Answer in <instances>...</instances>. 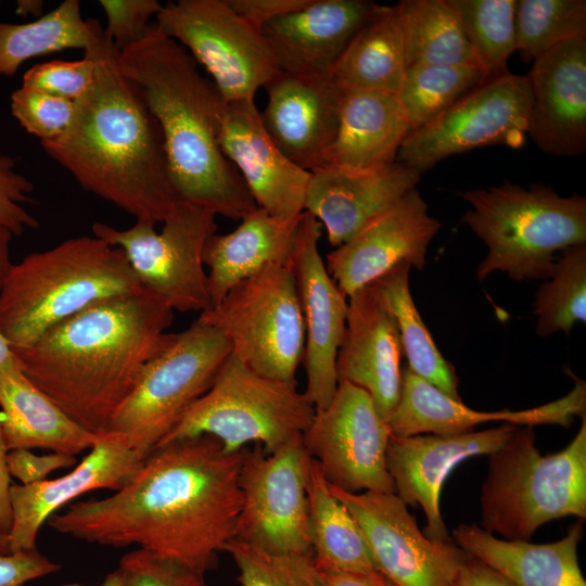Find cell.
Listing matches in <instances>:
<instances>
[{"instance_id": "cell-23", "label": "cell", "mask_w": 586, "mask_h": 586, "mask_svg": "<svg viewBox=\"0 0 586 586\" xmlns=\"http://www.w3.org/2000/svg\"><path fill=\"white\" fill-rule=\"evenodd\" d=\"M577 417H586V382L578 378L566 395L550 403L524 410L479 411L451 399L405 367L399 399L387 424L396 436L449 435L472 432L479 424L495 421L515 426L569 428Z\"/></svg>"}, {"instance_id": "cell-18", "label": "cell", "mask_w": 586, "mask_h": 586, "mask_svg": "<svg viewBox=\"0 0 586 586\" xmlns=\"http://www.w3.org/2000/svg\"><path fill=\"white\" fill-rule=\"evenodd\" d=\"M263 125L281 152L307 171L321 168L346 90L330 71H279L264 87Z\"/></svg>"}, {"instance_id": "cell-36", "label": "cell", "mask_w": 586, "mask_h": 586, "mask_svg": "<svg viewBox=\"0 0 586 586\" xmlns=\"http://www.w3.org/2000/svg\"><path fill=\"white\" fill-rule=\"evenodd\" d=\"M397 5L408 68L417 65L480 68L461 21L448 0H402Z\"/></svg>"}, {"instance_id": "cell-1", "label": "cell", "mask_w": 586, "mask_h": 586, "mask_svg": "<svg viewBox=\"0 0 586 586\" xmlns=\"http://www.w3.org/2000/svg\"><path fill=\"white\" fill-rule=\"evenodd\" d=\"M243 454L227 453L209 435L161 445L114 494L72 504L48 524L88 543L136 545L205 574L234 536Z\"/></svg>"}, {"instance_id": "cell-34", "label": "cell", "mask_w": 586, "mask_h": 586, "mask_svg": "<svg viewBox=\"0 0 586 586\" xmlns=\"http://www.w3.org/2000/svg\"><path fill=\"white\" fill-rule=\"evenodd\" d=\"M308 538L318 571H379L347 508L331 493L313 460L307 485Z\"/></svg>"}, {"instance_id": "cell-43", "label": "cell", "mask_w": 586, "mask_h": 586, "mask_svg": "<svg viewBox=\"0 0 586 586\" xmlns=\"http://www.w3.org/2000/svg\"><path fill=\"white\" fill-rule=\"evenodd\" d=\"M118 568L124 574L125 586H205L203 572L143 548L124 555Z\"/></svg>"}, {"instance_id": "cell-52", "label": "cell", "mask_w": 586, "mask_h": 586, "mask_svg": "<svg viewBox=\"0 0 586 586\" xmlns=\"http://www.w3.org/2000/svg\"><path fill=\"white\" fill-rule=\"evenodd\" d=\"M8 449L4 444L0 426V530L8 533L11 527L12 514L9 499L11 477L7 470L5 456Z\"/></svg>"}, {"instance_id": "cell-49", "label": "cell", "mask_w": 586, "mask_h": 586, "mask_svg": "<svg viewBox=\"0 0 586 586\" xmlns=\"http://www.w3.org/2000/svg\"><path fill=\"white\" fill-rule=\"evenodd\" d=\"M242 18L258 29L271 21L295 12L310 0H226Z\"/></svg>"}, {"instance_id": "cell-41", "label": "cell", "mask_w": 586, "mask_h": 586, "mask_svg": "<svg viewBox=\"0 0 586 586\" xmlns=\"http://www.w3.org/2000/svg\"><path fill=\"white\" fill-rule=\"evenodd\" d=\"M224 551L238 569L240 586H320L313 555L270 553L234 538Z\"/></svg>"}, {"instance_id": "cell-42", "label": "cell", "mask_w": 586, "mask_h": 586, "mask_svg": "<svg viewBox=\"0 0 586 586\" xmlns=\"http://www.w3.org/2000/svg\"><path fill=\"white\" fill-rule=\"evenodd\" d=\"M75 101L20 87L11 93V113L40 142L54 140L69 126Z\"/></svg>"}, {"instance_id": "cell-7", "label": "cell", "mask_w": 586, "mask_h": 586, "mask_svg": "<svg viewBox=\"0 0 586 586\" xmlns=\"http://www.w3.org/2000/svg\"><path fill=\"white\" fill-rule=\"evenodd\" d=\"M532 426L517 428L488 455L482 485V527L507 540L531 542L545 523L586 519V417L562 450L542 455Z\"/></svg>"}, {"instance_id": "cell-30", "label": "cell", "mask_w": 586, "mask_h": 586, "mask_svg": "<svg viewBox=\"0 0 586 586\" xmlns=\"http://www.w3.org/2000/svg\"><path fill=\"white\" fill-rule=\"evenodd\" d=\"M0 408L8 450L43 448L76 456L90 449L98 438L29 381L17 357L0 369Z\"/></svg>"}, {"instance_id": "cell-6", "label": "cell", "mask_w": 586, "mask_h": 586, "mask_svg": "<svg viewBox=\"0 0 586 586\" xmlns=\"http://www.w3.org/2000/svg\"><path fill=\"white\" fill-rule=\"evenodd\" d=\"M471 208L462 222L487 245L476 277L506 272L515 281L547 279L558 254L586 244V198L561 196L551 187L508 181L460 193Z\"/></svg>"}, {"instance_id": "cell-21", "label": "cell", "mask_w": 586, "mask_h": 586, "mask_svg": "<svg viewBox=\"0 0 586 586\" xmlns=\"http://www.w3.org/2000/svg\"><path fill=\"white\" fill-rule=\"evenodd\" d=\"M218 141L257 207L288 220L305 212L311 173L290 161L276 145L254 100L224 101Z\"/></svg>"}, {"instance_id": "cell-15", "label": "cell", "mask_w": 586, "mask_h": 586, "mask_svg": "<svg viewBox=\"0 0 586 586\" xmlns=\"http://www.w3.org/2000/svg\"><path fill=\"white\" fill-rule=\"evenodd\" d=\"M391 431L371 396L346 381L302 436L309 457L331 485L348 493H395L386 467Z\"/></svg>"}, {"instance_id": "cell-28", "label": "cell", "mask_w": 586, "mask_h": 586, "mask_svg": "<svg viewBox=\"0 0 586 586\" xmlns=\"http://www.w3.org/2000/svg\"><path fill=\"white\" fill-rule=\"evenodd\" d=\"M583 533L578 519L561 539L533 544L497 538L476 524H461L454 530L453 540L518 586H586L577 558Z\"/></svg>"}, {"instance_id": "cell-20", "label": "cell", "mask_w": 586, "mask_h": 586, "mask_svg": "<svg viewBox=\"0 0 586 586\" xmlns=\"http://www.w3.org/2000/svg\"><path fill=\"white\" fill-rule=\"evenodd\" d=\"M441 226L413 188L332 250L327 255V270L346 297L403 263L421 270Z\"/></svg>"}, {"instance_id": "cell-13", "label": "cell", "mask_w": 586, "mask_h": 586, "mask_svg": "<svg viewBox=\"0 0 586 586\" xmlns=\"http://www.w3.org/2000/svg\"><path fill=\"white\" fill-rule=\"evenodd\" d=\"M311 466L302 438L270 454L259 445L244 449L233 538L270 553L313 555L307 499Z\"/></svg>"}, {"instance_id": "cell-9", "label": "cell", "mask_w": 586, "mask_h": 586, "mask_svg": "<svg viewBox=\"0 0 586 586\" xmlns=\"http://www.w3.org/2000/svg\"><path fill=\"white\" fill-rule=\"evenodd\" d=\"M230 353L226 335L200 319L173 333L167 346L145 365L106 431L123 436L145 458L207 392Z\"/></svg>"}, {"instance_id": "cell-35", "label": "cell", "mask_w": 586, "mask_h": 586, "mask_svg": "<svg viewBox=\"0 0 586 586\" xmlns=\"http://www.w3.org/2000/svg\"><path fill=\"white\" fill-rule=\"evenodd\" d=\"M410 268L407 263L397 265L373 283L395 318L407 367L451 399L462 402L455 368L437 348L415 305L409 288Z\"/></svg>"}, {"instance_id": "cell-4", "label": "cell", "mask_w": 586, "mask_h": 586, "mask_svg": "<svg viewBox=\"0 0 586 586\" xmlns=\"http://www.w3.org/2000/svg\"><path fill=\"white\" fill-rule=\"evenodd\" d=\"M117 61L161 127L179 200L232 219L256 209L242 177L219 145L224 100L192 55L154 24L141 41L120 51Z\"/></svg>"}, {"instance_id": "cell-14", "label": "cell", "mask_w": 586, "mask_h": 586, "mask_svg": "<svg viewBox=\"0 0 586 586\" xmlns=\"http://www.w3.org/2000/svg\"><path fill=\"white\" fill-rule=\"evenodd\" d=\"M532 93L526 75L488 79L404 140L397 162L419 173L476 148L525 141Z\"/></svg>"}, {"instance_id": "cell-37", "label": "cell", "mask_w": 586, "mask_h": 586, "mask_svg": "<svg viewBox=\"0 0 586 586\" xmlns=\"http://www.w3.org/2000/svg\"><path fill=\"white\" fill-rule=\"evenodd\" d=\"M484 81L483 72L474 66L417 65L406 71L395 95L413 131Z\"/></svg>"}, {"instance_id": "cell-39", "label": "cell", "mask_w": 586, "mask_h": 586, "mask_svg": "<svg viewBox=\"0 0 586 586\" xmlns=\"http://www.w3.org/2000/svg\"><path fill=\"white\" fill-rule=\"evenodd\" d=\"M458 14L486 80L508 73L515 51L517 0H448Z\"/></svg>"}, {"instance_id": "cell-40", "label": "cell", "mask_w": 586, "mask_h": 586, "mask_svg": "<svg viewBox=\"0 0 586 586\" xmlns=\"http://www.w3.org/2000/svg\"><path fill=\"white\" fill-rule=\"evenodd\" d=\"M579 37H586L585 0H517L515 51L523 62Z\"/></svg>"}, {"instance_id": "cell-57", "label": "cell", "mask_w": 586, "mask_h": 586, "mask_svg": "<svg viewBox=\"0 0 586 586\" xmlns=\"http://www.w3.org/2000/svg\"><path fill=\"white\" fill-rule=\"evenodd\" d=\"M11 553L8 533L0 530V555Z\"/></svg>"}, {"instance_id": "cell-8", "label": "cell", "mask_w": 586, "mask_h": 586, "mask_svg": "<svg viewBox=\"0 0 586 586\" xmlns=\"http://www.w3.org/2000/svg\"><path fill=\"white\" fill-rule=\"evenodd\" d=\"M315 412L296 381L263 375L230 353L207 392L189 407L158 446L209 435L227 453L242 451L255 443L270 454L302 438Z\"/></svg>"}, {"instance_id": "cell-12", "label": "cell", "mask_w": 586, "mask_h": 586, "mask_svg": "<svg viewBox=\"0 0 586 586\" xmlns=\"http://www.w3.org/2000/svg\"><path fill=\"white\" fill-rule=\"evenodd\" d=\"M155 18L157 29L207 71L225 102L254 100L280 71L263 31L226 0L168 1Z\"/></svg>"}, {"instance_id": "cell-10", "label": "cell", "mask_w": 586, "mask_h": 586, "mask_svg": "<svg viewBox=\"0 0 586 586\" xmlns=\"http://www.w3.org/2000/svg\"><path fill=\"white\" fill-rule=\"evenodd\" d=\"M198 319L220 330L231 353L252 370L296 381L305 326L289 265H269L240 281Z\"/></svg>"}, {"instance_id": "cell-3", "label": "cell", "mask_w": 586, "mask_h": 586, "mask_svg": "<svg viewBox=\"0 0 586 586\" xmlns=\"http://www.w3.org/2000/svg\"><path fill=\"white\" fill-rule=\"evenodd\" d=\"M94 76L77 100L67 129L41 148L86 191L136 220L163 222L181 202L176 193L161 127L139 88L118 66L106 38L84 52Z\"/></svg>"}, {"instance_id": "cell-56", "label": "cell", "mask_w": 586, "mask_h": 586, "mask_svg": "<svg viewBox=\"0 0 586 586\" xmlns=\"http://www.w3.org/2000/svg\"><path fill=\"white\" fill-rule=\"evenodd\" d=\"M64 586H79L76 584H69ZM100 586H125V578L122 570L117 568L116 570L109 573L103 579Z\"/></svg>"}, {"instance_id": "cell-45", "label": "cell", "mask_w": 586, "mask_h": 586, "mask_svg": "<svg viewBox=\"0 0 586 586\" xmlns=\"http://www.w3.org/2000/svg\"><path fill=\"white\" fill-rule=\"evenodd\" d=\"M99 4L106 16L105 35L118 52L149 34L151 17L163 7L157 0H100Z\"/></svg>"}, {"instance_id": "cell-25", "label": "cell", "mask_w": 586, "mask_h": 586, "mask_svg": "<svg viewBox=\"0 0 586 586\" xmlns=\"http://www.w3.org/2000/svg\"><path fill=\"white\" fill-rule=\"evenodd\" d=\"M402 357L395 318L377 285L371 282L351 294L335 362L337 382L365 390L386 421L400 395Z\"/></svg>"}, {"instance_id": "cell-29", "label": "cell", "mask_w": 586, "mask_h": 586, "mask_svg": "<svg viewBox=\"0 0 586 586\" xmlns=\"http://www.w3.org/2000/svg\"><path fill=\"white\" fill-rule=\"evenodd\" d=\"M410 132L395 94L346 90L339 128L323 166L365 171L391 165Z\"/></svg>"}, {"instance_id": "cell-31", "label": "cell", "mask_w": 586, "mask_h": 586, "mask_svg": "<svg viewBox=\"0 0 586 586\" xmlns=\"http://www.w3.org/2000/svg\"><path fill=\"white\" fill-rule=\"evenodd\" d=\"M302 216V215H301ZM301 216L281 219L257 207L226 234L214 233L203 251L212 306L240 281L269 265H289Z\"/></svg>"}, {"instance_id": "cell-38", "label": "cell", "mask_w": 586, "mask_h": 586, "mask_svg": "<svg viewBox=\"0 0 586 586\" xmlns=\"http://www.w3.org/2000/svg\"><path fill=\"white\" fill-rule=\"evenodd\" d=\"M547 281L535 295L536 333L547 337L570 333L576 322L586 320V244L562 250Z\"/></svg>"}, {"instance_id": "cell-11", "label": "cell", "mask_w": 586, "mask_h": 586, "mask_svg": "<svg viewBox=\"0 0 586 586\" xmlns=\"http://www.w3.org/2000/svg\"><path fill=\"white\" fill-rule=\"evenodd\" d=\"M94 237L124 251L140 284L173 310L204 311L212 307L203 251L216 233V215L203 207L179 202L163 221L136 220L127 229L92 225Z\"/></svg>"}, {"instance_id": "cell-46", "label": "cell", "mask_w": 586, "mask_h": 586, "mask_svg": "<svg viewBox=\"0 0 586 586\" xmlns=\"http://www.w3.org/2000/svg\"><path fill=\"white\" fill-rule=\"evenodd\" d=\"M33 182L17 171L15 161L0 152V226L13 235L37 229L39 221L23 206L31 202Z\"/></svg>"}, {"instance_id": "cell-55", "label": "cell", "mask_w": 586, "mask_h": 586, "mask_svg": "<svg viewBox=\"0 0 586 586\" xmlns=\"http://www.w3.org/2000/svg\"><path fill=\"white\" fill-rule=\"evenodd\" d=\"M16 359V355L9 341L0 332V369Z\"/></svg>"}, {"instance_id": "cell-26", "label": "cell", "mask_w": 586, "mask_h": 586, "mask_svg": "<svg viewBox=\"0 0 586 586\" xmlns=\"http://www.w3.org/2000/svg\"><path fill=\"white\" fill-rule=\"evenodd\" d=\"M420 177L421 173L397 161L365 171L326 165L311 173L305 212L337 247L416 188Z\"/></svg>"}, {"instance_id": "cell-5", "label": "cell", "mask_w": 586, "mask_h": 586, "mask_svg": "<svg viewBox=\"0 0 586 586\" xmlns=\"http://www.w3.org/2000/svg\"><path fill=\"white\" fill-rule=\"evenodd\" d=\"M119 247L90 235L62 241L12 264L0 286V332L13 348L105 298L140 290Z\"/></svg>"}, {"instance_id": "cell-50", "label": "cell", "mask_w": 586, "mask_h": 586, "mask_svg": "<svg viewBox=\"0 0 586 586\" xmlns=\"http://www.w3.org/2000/svg\"><path fill=\"white\" fill-rule=\"evenodd\" d=\"M453 586H518L483 561L462 550Z\"/></svg>"}, {"instance_id": "cell-47", "label": "cell", "mask_w": 586, "mask_h": 586, "mask_svg": "<svg viewBox=\"0 0 586 586\" xmlns=\"http://www.w3.org/2000/svg\"><path fill=\"white\" fill-rule=\"evenodd\" d=\"M5 464L10 477H15L22 485H30L48 480L55 470L75 467L77 459L62 453L36 455L30 449H12L7 453Z\"/></svg>"}, {"instance_id": "cell-24", "label": "cell", "mask_w": 586, "mask_h": 586, "mask_svg": "<svg viewBox=\"0 0 586 586\" xmlns=\"http://www.w3.org/2000/svg\"><path fill=\"white\" fill-rule=\"evenodd\" d=\"M526 135L545 153L586 150V37L564 41L533 61Z\"/></svg>"}, {"instance_id": "cell-27", "label": "cell", "mask_w": 586, "mask_h": 586, "mask_svg": "<svg viewBox=\"0 0 586 586\" xmlns=\"http://www.w3.org/2000/svg\"><path fill=\"white\" fill-rule=\"evenodd\" d=\"M377 4L366 0H310L304 8L271 21L262 31L281 71L327 72Z\"/></svg>"}, {"instance_id": "cell-17", "label": "cell", "mask_w": 586, "mask_h": 586, "mask_svg": "<svg viewBox=\"0 0 586 586\" xmlns=\"http://www.w3.org/2000/svg\"><path fill=\"white\" fill-rule=\"evenodd\" d=\"M321 228L310 213L302 214L290 262L305 326L304 393L316 410L326 408L336 391L335 362L347 316V297L329 275L319 251Z\"/></svg>"}, {"instance_id": "cell-44", "label": "cell", "mask_w": 586, "mask_h": 586, "mask_svg": "<svg viewBox=\"0 0 586 586\" xmlns=\"http://www.w3.org/2000/svg\"><path fill=\"white\" fill-rule=\"evenodd\" d=\"M94 66L93 58L87 53L78 61L53 60L36 64L24 73L22 87L75 101L90 87Z\"/></svg>"}, {"instance_id": "cell-48", "label": "cell", "mask_w": 586, "mask_h": 586, "mask_svg": "<svg viewBox=\"0 0 586 586\" xmlns=\"http://www.w3.org/2000/svg\"><path fill=\"white\" fill-rule=\"evenodd\" d=\"M61 569L37 549L0 555V586H24Z\"/></svg>"}, {"instance_id": "cell-33", "label": "cell", "mask_w": 586, "mask_h": 586, "mask_svg": "<svg viewBox=\"0 0 586 586\" xmlns=\"http://www.w3.org/2000/svg\"><path fill=\"white\" fill-rule=\"evenodd\" d=\"M106 38L98 20H84L78 0H64L29 23L0 21V76H14L26 61L68 49L87 52Z\"/></svg>"}, {"instance_id": "cell-16", "label": "cell", "mask_w": 586, "mask_h": 586, "mask_svg": "<svg viewBox=\"0 0 586 586\" xmlns=\"http://www.w3.org/2000/svg\"><path fill=\"white\" fill-rule=\"evenodd\" d=\"M331 493L358 524L377 569L396 586H453L462 549L437 544L418 527L395 493Z\"/></svg>"}, {"instance_id": "cell-32", "label": "cell", "mask_w": 586, "mask_h": 586, "mask_svg": "<svg viewBox=\"0 0 586 586\" xmlns=\"http://www.w3.org/2000/svg\"><path fill=\"white\" fill-rule=\"evenodd\" d=\"M407 69L398 5L377 4L330 72L345 90L395 94Z\"/></svg>"}, {"instance_id": "cell-22", "label": "cell", "mask_w": 586, "mask_h": 586, "mask_svg": "<svg viewBox=\"0 0 586 586\" xmlns=\"http://www.w3.org/2000/svg\"><path fill=\"white\" fill-rule=\"evenodd\" d=\"M144 458L123 436L98 435L89 454L71 472L30 485L11 484V552L34 550L41 526L62 507L91 491H117L137 472Z\"/></svg>"}, {"instance_id": "cell-54", "label": "cell", "mask_w": 586, "mask_h": 586, "mask_svg": "<svg viewBox=\"0 0 586 586\" xmlns=\"http://www.w3.org/2000/svg\"><path fill=\"white\" fill-rule=\"evenodd\" d=\"M16 7L17 14H21L23 16L33 14L40 17L42 13L43 2L40 0H21L17 1Z\"/></svg>"}, {"instance_id": "cell-2", "label": "cell", "mask_w": 586, "mask_h": 586, "mask_svg": "<svg viewBox=\"0 0 586 586\" xmlns=\"http://www.w3.org/2000/svg\"><path fill=\"white\" fill-rule=\"evenodd\" d=\"M174 310L140 290L97 302L13 348L23 372L74 422L99 435L169 343Z\"/></svg>"}, {"instance_id": "cell-51", "label": "cell", "mask_w": 586, "mask_h": 586, "mask_svg": "<svg viewBox=\"0 0 586 586\" xmlns=\"http://www.w3.org/2000/svg\"><path fill=\"white\" fill-rule=\"evenodd\" d=\"M319 572L320 586H396L380 571L355 572L332 571Z\"/></svg>"}, {"instance_id": "cell-19", "label": "cell", "mask_w": 586, "mask_h": 586, "mask_svg": "<svg viewBox=\"0 0 586 586\" xmlns=\"http://www.w3.org/2000/svg\"><path fill=\"white\" fill-rule=\"evenodd\" d=\"M518 426L504 424L462 434H391L386 467L395 494L408 506H420L426 518L424 535L437 543L453 542L440 509L442 487L457 464L474 456L491 455L513 435Z\"/></svg>"}, {"instance_id": "cell-53", "label": "cell", "mask_w": 586, "mask_h": 586, "mask_svg": "<svg viewBox=\"0 0 586 586\" xmlns=\"http://www.w3.org/2000/svg\"><path fill=\"white\" fill-rule=\"evenodd\" d=\"M12 237L13 234L10 230L0 226V286L12 265L9 250Z\"/></svg>"}]
</instances>
